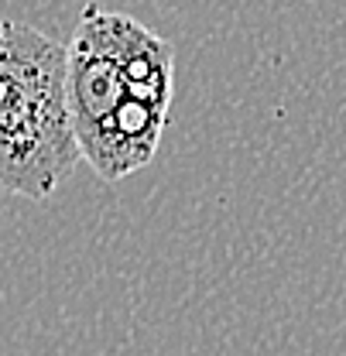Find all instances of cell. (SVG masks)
I'll use <instances>...</instances> for the list:
<instances>
[{
	"mask_svg": "<svg viewBox=\"0 0 346 356\" xmlns=\"http://www.w3.org/2000/svg\"><path fill=\"white\" fill-rule=\"evenodd\" d=\"M65 55L69 117L93 172L120 181L151 165L172 113V44L130 14L86 3Z\"/></svg>",
	"mask_w": 346,
	"mask_h": 356,
	"instance_id": "obj_1",
	"label": "cell"
},
{
	"mask_svg": "<svg viewBox=\"0 0 346 356\" xmlns=\"http://www.w3.org/2000/svg\"><path fill=\"white\" fill-rule=\"evenodd\" d=\"M65 72V44L0 17V192L42 202L76 172Z\"/></svg>",
	"mask_w": 346,
	"mask_h": 356,
	"instance_id": "obj_2",
	"label": "cell"
}]
</instances>
